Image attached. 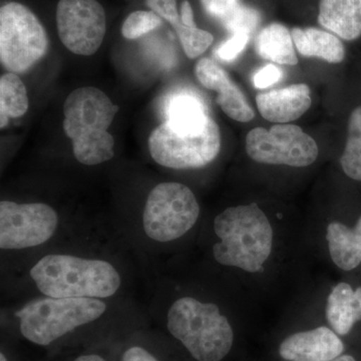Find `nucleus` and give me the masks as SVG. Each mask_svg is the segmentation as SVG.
Wrapping results in <instances>:
<instances>
[{
    "label": "nucleus",
    "instance_id": "6",
    "mask_svg": "<svg viewBox=\"0 0 361 361\" xmlns=\"http://www.w3.org/2000/svg\"><path fill=\"white\" fill-rule=\"evenodd\" d=\"M199 215L200 206L190 188L177 182L161 183L147 198L142 227L149 239L166 243L186 235Z\"/></svg>",
    "mask_w": 361,
    "mask_h": 361
},
{
    "label": "nucleus",
    "instance_id": "19",
    "mask_svg": "<svg viewBox=\"0 0 361 361\" xmlns=\"http://www.w3.org/2000/svg\"><path fill=\"white\" fill-rule=\"evenodd\" d=\"M297 51L305 58L320 59L329 63L345 59L343 42L337 35L316 27H294L291 30Z\"/></svg>",
    "mask_w": 361,
    "mask_h": 361
},
{
    "label": "nucleus",
    "instance_id": "4",
    "mask_svg": "<svg viewBox=\"0 0 361 361\" xmlns=\"http://www.w3.org/2000/svg\"><path fill=\"white\" fill-rule=\"evenodd\" d=\"M167 329L197 361H222L229 355L234 332L216 304L182 297L171 305Z\"/></svg>",
    "mask_w": 361,
    "mask_h": 361
},
{
    "label": "nucleus",
    "instance_id": "16",
    "mask_svg": "<svg viewBox=\"0 0 361 361\" xmlns=\"http://www.w3.org/2000/svg\"><path fill=\"white\" fill-rule=\"evenodd\" d=\"M164 113V123L180 134H200L213 121L201 97L187 90L171 94Z\"/></svg>",
    "mask_w": 361,
    "mask_h": 361
},
{
    "label": "nucleus",
    "instance_id": "28",
    "mask_svg": "<svg viewBox=\"0 0 361 361\" xmlns=\"http://www.w3.org/2000/svg\"><path fill=\"white\" fill-rule=\"evenodd\" d=\"M202 6L209 16L222 20L239 4L238 0H201Z\"/></svg>",
    "mask_w": 361,
    "mask_h": 361
},
{
    "label": "nucleus",
    "instance_id": "26",
    "mask_svg": "<svg viewBox=\"0 0 361 361\" xmlns=\"http://www.w3.org/2000/svg\"><path fill=\"white\" fill-rule=\"evenodd\" d=\"M250 33L244 32H232L231 37L216 49V56L222 61H234L245 49L249 40H250Z\"/></svg>",
    "mask_w": 361,
    "mask_h": 361
},
{
    "label": "nucleus",
    "instance_id": "12",
    "mask_svg": "<svg viewBox=\"0 0 361 361\" xmlns=\"http://www.w3.org/2000/svg\"><path fill=\"white\" fill-rule=\"evenodd\" d=\"M195 75L204 87L217 92L216 102L230 118L240 123L253 120L255 113L245 94L215 61L201 59L195 66Z\"/></svg>",
    "mask_w": 361,
    "mask_h": 361
},
{
    "label": "nucleus",
    "instance_id": "8",
    "mask_svg": "<svg viewBox=\"0 0 361 361\" xmlns=\"http://www.w3.org/2000/svg\"><path fill=\"white\" fill-rule=\"evenodd\" d=\"M220 149V129L214 120L200 134H180L163 123L149 137L153 160L177 170L205 167L217 158Z\"/></svg>",
    "mask_w": 361,
    "mask_h": 361
},
{
    "label": "nucleus",
    "instance_id": "20",
    "mask_svg": "<svg viewBox=\"0 0 361 361\" xmlns=\"http://www.w3.org/2000/svg\"><path fill=\"white\" fill-rule=\"evenodd\" d=\"M326 240L330 257L337 267L351 271L361 264V216L353 228L337 221L330 223Z\"/></svg>",
    "mask_w": 361,
    "mask_h": 361
},
{
    "label": "nucleus",
    "instance_id": "11",
    "mask_svg": "<svg viewBox=\"0 0 361 361\" xmlns=\"http://www.w3.org/2000/svg\"><path fill=\"white\" fill-rule=\"evenodd\" d=\"M56 25L59 39L68 51L92 56L106 35V11L97 0H59Z\"/></svg>",
    "mask_w": 361,
    "mask_h": 361
},
{
    "label": "nucleus",
    "instance_id": "21",
    "mask_svg": "<svg viewBox=\"0 0 361 361\" xmlns=\"http://www.w3.org/2000/svg\"><path fill=\"white\" fill-rule=\"evenodd\" d=\"M294 47L290 30L278 23L264 26L255 40L258 56L278 65L296 66L298 63Z\"/></svg>",
    "mask_w": 361,
    "mask_h": 361
},
{
    "label": "nucleus",
    "instance_id": "2",
    "mask_svg": "<svg viewBox=\"0 0 361 361\" xmlns=\"http://www.w3.org/2000/svg\"><path fill=\"white\" fill-rule=\"evenodd\" d=\"M118 111V106L97 87H78L66 97L63 130L80 164L96 166L113 159L115 140L109 128Z\"/></svg>",
    "mask_w": 361,
    "mask_h": 361
},
{
    "label": "nucleus",
    "instance_id": "9",
    "mask_svg": "<svg viewBox=\"0 0 361 361\" xmlns=\"http://www.w3.org/2000/svg\"><path fill=\"white\" fill-rule=\"evenodd\" d=\"M246 153L256 163L303 168L319 155L317 142L300 127L277 123L269 130L255 128L246 137Z\"/></svg>",
    "mask_w": 361,
    "mask_h": 361
},
{
    "label": "nucleus",
    "instance_id": "3",
    "mask_svg": "<svg viewBox=\"0 0 361 361\" xmlns=\"http://www.w3.org/2000/svg\"><path fill=\"white\" fill-rule=\"evenodd\" d=\"M30 277L44 296L54 298H109L122 284L120 273L108 261L65 254L40 258Z\"/></svg>",
    "mask_w": 361,
    "mask_h": 361
},
{
    "label": "nucleus",
    "instance_id": "27",
    "mask_svg": "<svg viewBox=\"0 0 361 361\" xmlns=\"http://www.w3.org/2000/svg\"><path fill=\"white\" fill-rule=\"evenodd\" d=\"M283 77L281 68L277 66L269 63L261 68L257 73L254 75L253 85L256 89L264 90L271 85L276 84Z\"/></svg>",
    "mask_w": 361,
    "mask_h": 361
},
{
    "label": "nucleus",
    "instance_id": "7",
    "mask_svg": "<svg viewBox=\"0 0 361 361\" xmlns=\"http://www.w3.org/2000/svg\"><path fill=\"white\" fill-rule=\"evenodd\" d=\"M49 39L30 8L9 2L0 8V61L9 73H25L44 58Z\"/></svg>",
    "mask_w": 361,
    "mask_h": 361
},
{
    "label": "nucleus",
    "instance_id": "10",
    "mask_svg": "<svg viewBox=\"0 0 361 361\" xmlns=\"http://www.w3.org/2000/svg\"><path fill=\"white\" fill-rule=\"evenodd\" d=\"M59 215L44 203L0 202V248L23 250L44 244L59 227Z\"/></svg>",
    "mask_w": 361,
    "mask_h": 361
},
{
    "label": "nucleus",
    "instance_id": "17",
    "mask_svg": "<svg viewBox=\"0 0 361 361\" xmlns=\"http://www.w3.org/2000/svg\"><path fill=\"white\" fill-rule=\"evenodd\" d=\"M318 21L346 42L361 37V0H320Z\"/></svg>",
    "mask_w": 361,
    "mask_h": 361
},
{
    "label": "nucleus",
    "instance_id": "15",
    "mask_svg": "<svg viewBox=\"0 0 361 361\" xmlns=\"http://www.w3.org/2000/svg\"><path fill=\"white\" fill-rule=\"evenodd\" d=\"M311 103L310 87L305 84L291 85L256 97L260 115L268 122L276 123L298 120L310 110Z\"/></svg>",
    "mask_w": 361,
    "mask_h": 361
},
{
    "label": "nucleus",
    "instance_id": "25",
    "mask_svg": "<svg viewBox=\"0 0 361 361\" xmlns=\"http://www.w3.org/2000/svg\"><path fill=\"white\" fill-rule=\"evenodd\" d=\"M261 16L256 9L238 4L223 18L222 23L229 32H244L251 33L257 27Z\"/></svg>",
    "mask_w": 361,
    "mask_h": 361
},
{
    "label": "nucleus",
    "instance_id": "22",
    "mask_svg": "<svg viewBox=\"0 0 361 361\" xmlns=\"http://www.w3.org/2000/svg\"><path fill=\"white\" fill-rule=\"evenodd\" d=\"M30 106L27 90L18 75L6 73L0 78V127L4 129L11 118H20Z\"/></svg>",
    "mask_w": 361,
    "mask_h": 361
},
{
    "label": "nucleus",
    "instance_id": "32",
    "mask_svg": "<svg viewBox=\"0 0 361 361\" xmlns=\"http://www.w3.org/2000/svg\"><path fill=\"white\" fill-rule=\"evenodd\" d=\"M0 361H8V360H7L6 353H0Z\"/></svg>",
    "mask_w": 361,
    "mask_h": 361
},
{
    "label": "nucleus",
    "instance_id": "29",
    "mask_svg": "<svg viewBox=\"0 0 361 361\" xmlns=\"http://www.w3.org/2000/svg\"><path fill=\"white\" fill-rule=\"evenodd\" d=\"M120 361H161L148 348L142 345H130L123 351Z\"/></svg>",
    "mask_w": 361,
    "mask_h": 361
},
{
    "label": "nucleus",
    "instance_id": "14",
    "mask_svg": "<svg viewBox=\"0 0 361 361\" xmlns=\"http://www.w3.org/2000/svg\"><path fill=\"white\" fill-rule=\"evenodd\" d=\"M343 350V342L337 334L325 326L292 334L279 348L280 356L289 361H330Z\"/></svg>",
    "mask_w": 361,
    "mask_h": 361
},
{
    "label": "nucleus",
    "instance_id": "18",
    "mask_svg": "<svg viewBox=\"0 0 361 361\" xmlns=\"http://www.w3.org/2000/svg\"><path fill=\"white\" fill-rule=\"evenodd\" d=\"M326 318L336 334H348L361 322V287L355 290L345 282L334 287L327 298Z\"/></svg>",
    "mask_w": 361,
    "mask_h": 361
},
{
    "label": "nucleus",
    "instance_id": "5",
    "mask_svg": "<svg viewBox=\"0 0 361 361\" xmlns=\"http://www.w3.org/2000/svg\"><path fill=\"white\" fill-rule=\"evenodd\" d=\"M106 311L102 299L44 297L26 303L16 311L23 338L47 348L80 327L101 318Z\"/></svg>",
    "mask_w": 361,
    "mask_h": 361
},
{
    "label": "nucleus",
    "instance_id": "30",
    "mask_svg": "<svg viewBox=\"0 0 361 361\" xmlns=\"http://www.w3.org/2000/svg\"><path fill=\"white\" fill-rule=\"evenodd\" d=\"M71 361H108V360L101 353H87L75 356Z\"/></svg>",
    "mask_w": 361,
    "mask_h": 361
},
{
    "label": "nucleus",
    "instance_id": "1",
    "mask_svg": "<svg viewBox=\"0 0 361 361\" xmlns=\"http://www.w3.org/2000/svg\"><path fill=\"white\" fill-rule=\"evenodd\" d=\"M219 238L213 255L221 265L250 273L263 271L273 246V229L267 215L256 203L229 207L214 220Z\"/></svg>",
    "mask_w": 361,
    "mask_h": 361
},
{
    "label": "nucleus",
    "instance_id": "24",
    "mask_svg": "<svg viewBox=\"0 0 361 361\" xmlns=\"http://www.w3.org/2000/svg\"><path fill=\"white\" fill-rule=\"evenodd\" d=\"M163 18L154 11H137L130 13L123 21L122 33L127 39H137L153 32L161 25Z\"/></svg>",
    "mask_w": 361,
    "mask_h": 361
},
{
    "label": "nucleus",
    "instance_id": "23",
    "mask_svg": "<svg viewBox=\"0 0 361 361\" xmlns=\"http://www.w3.org/2000/svg\"><path fill=\"white\" fill-rule=\"evenodd\" d=\"M341 165L348 178L361 182V104L355 106L349 115Z\"/></svg>",
    "mask_w": 361,
    "mask_h": 361
},
{
    "label": "nucleus",
    "instance_id": "31",
    "mask_svg": "<svg viewBox=\"0 0 361 361\" xmlns=\"http://www.w3.org/2000/svg\"><path fill=\"white\" fill-rule=\"evenodd\" d=\"M330 361H356L355 358L351 355H341L338 357L336 358V360H330Z\"/></svg>",
    "mask_w": 361,
    "mask_h": 361
},
{
    "label": "nucleus",
    "instance_id": "13",
    "mask_svg": "<svg viewBox=\"0 0 361 361\" xmlns=\"http://www.w3.org/2000/svg\"><path fill=\"white\" fill-rule=\"evenodd\" d=\"M147 6L174 27L188 58H198L213 44V35L195 23L193 8L188 0L180 4V18L177 0H147Z\"/></svg>",
    "mask_w": 361,
    "mask_h": 361
}]
</instances>
